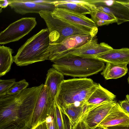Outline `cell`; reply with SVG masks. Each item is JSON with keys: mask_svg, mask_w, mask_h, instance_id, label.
Wrapping results in <instances>:
<instances>
[{"mask_svg": "<svg viewBox=\"0 0 129 129\" xmlns=\"http://www.w3.org/2000/svg\"><path fill=\"white\" fill-rule=\"evenodd\" d=\"M44 85L0 97V129H30L35 107Z\"/></svg>", "mask_w": 129, "mask_h": 129, "instance_id": "cell-1", "label": "cell"}, {"mask_svg": "<svg viewBox=\"0 0 129 129\" xmlns=\"http://www.w3.org/2000/svg\"><path fill=\"white\" fill-rule=\"evenodd\" d=\"M98 85L86 78L64 80L59 87L55 102L61 109L71 105L83 106Z\"/></svg>", "mask_w": 129, "mask_h": 129, "instance_id": "cell-2", "label": "cell"}, {"mask_svg": "<svg viewBox=\"0 0 129 129\" xmlns=\"http://www.w3.org/2000/svg\"><path fill=\"white\" fill-rule=\"evenodd\" d=\"M52 67L63 75L86 78L102 71L105 62L95 58L67 55L51 61Z\"/></svg>", "mask_w": 129, "mask_h": 129, "instance_id": "cell-3", "label": "cell"}, {"mask_svg": "<svg viewBox=\"0 0 129 129\" xmlns=\"http://www.w3.org/2000/svg\"><path fill=\"white\" fill-rule=\"evenodd\" d=\"M47 28L43 29L27 39L13 56V62L19 66L48 60L47 52L49 46Z\"/></svg>", "mask_w": 129, "mask_h": 129, "instance_id": "cell-4", "label": "cell"}, {"mask_svg": "<svg viewBox=\"0 0 129 129\" xmlns=\"http://www.w3.org/2000/svg\"><path fill=\"white\" fill-rule=\"evenodd\" d=\"M52 12L42 11L39 13L47 26L50 44L59 43L66 38L75 35L91 34L95 37L98 33L89 28L61 19Z\"/></svg>", "mask_w": 129, "mask_h": 129, "instance_id": "cell-5", "label": "cell"}, {"mask_svg": "<svg viewBox=\"0 0 129 129\" xmlns=\"http://www.w3.org/2000/svg\"><path fill=\"white\" fill-rule=\"evenodd\" d=\"M34 17L23 18L10 24L0 33V44L19 40L27 35L37 24Z\"/></svg>", "mask_w": 129, "mask_h": 129, "instance_id": "cell-6", "label": "cell"}, {"mask_svg": "<svg viewBox=\"0 0 129 129\" xmlns=\"http://www.w3.org/2000/svg\"><path fill=\"white\" fill-rule=\"evenodd\" d=\"M116 102L114 100L92 106H87L79 120L84 129H94L105 118Z\"/></svg>", "mask_w": 129, "mask_h": 129, "instance_id": "cell-7", "label": "cell"}, {"mask_svg": "<svg viewBox=\"0 0 129 129\" xmlns=\"http://www.w3.org/2000/svg\"><path fill=\"white\" fill-rule=\"evenodd\" d=\"M94 37L91 34L75 35L66 38L59 43L50 44L47 53L48 60H55L63 53L84 44Z\"/></svg>", "mask_w": 129, "mask_h": 129, "instance_id": "cell-8", "label": "cell"}, {"mask_svg": "<svg viewBox=\"0 0 129 129\" xmlns=\"http://www.w3.org/2000/svg\"><path fill=\"white\" fill-rule=\"evenodd\" d=\"M55 102L50 96L47 86L44 85L35 107L30 129L46 121L50 115Z\"/></svg>", "mask_w": 129, "mask_h": 129, "instance_id": "cell-9", "label": "cell"}, {"mask_svg": "<svg viewBox=\"0 0 129 129\" xmlns=\"http://www.w3.org/2000/svg\"><path fill=\"white\" fill-rule=\"evenodd\" d=\"M96 9L114 17L118 25L129 21V9L117 0H89Z\"/></svg>", "mask_w": 129, "mask_h": 129, "instance_id": "cell-10", "label": "cell"}, {"mask_svg": "<svg viewBox=\"0 0 129 129\" xmlns=\"http://www.w3.org/2000/svg\"><path fill=\"white\" fill-rule=\"evenodd\" d=\"M113 48L107 44H99L96 36L91 40L76 48L65 52L55 59L67 55H72L84 57L95 58Z\"/></svg>", "mask_w": 129, "mask_h": 129, "instance_id": "cell-11", "label": "cell"}, {"mask_svg": "<svg viewBox=\"0 0 129 129\" xmlns=\"http://www.w3.org/2000/svg\"><path fill=\"white\" fill-rule=\"evenodd\" d=\"M52 12L54 15L61 19L98 32V27L94 21L85 15L57 8H55Z\"/></svg>", "mask_w": 129, "mask_h": 129, "instance_id": "cell-12", "label": "cell"}, {"mask_svg": "<svg viewBox=\"0 0 129 129\" xmlns=\"http://www.w3.org/2000/svg\"><path fill=\"white\" fill-rule=\"evenodd\" d=\"M9 5L15 12L22 15L29 13L39 14L42 11L52 12L56 8L51 3H36L28 0H11Z\"/></svg>", "mask_w": 129, "mask_h": 129, "instance_id": "cell-13", "label": "cell"}, {"mask_svg": "<svg viewBox=\"0 0 129 129\" xmlns=\"http://www.w3.org/2000/svg\"><path fill=\"white\" fill-rule=\"evenodd\" d=\"M129 124V115L121 108L116 102L110 113L99 124L97 127L102 129L115 125Z\"/></svg>", "mask_w": 129, "mask_h": 129, "instance_id": "cell-14", "label": "cell"}, {"mask_svg": "<svg viewBox=\"0 0 129 129\" xmlns=\"http://www.w3.org/2000/svg\"><path fill=\"white\" fill-rule=\"evenodd\" d=\"M64 76L53 67L48 71L44 85L47 86L49 94L54 101H55L60 85L64 80Z\"/></svg>", "mask_w": 129, "mask_h": 129, "instance_id": "cell-15", "label": "cell"}, {"mask_svg": "<svg viewBox=\"0 0 129 129\" xmlns=\"http://www.w3.org/2000/svg\"><path fill=\"white\" fill-rule=\"evenodd\" d=\"M95 58L105 62L129 63V48H123L109 50Z\"/></svg>", "mask_w": 129, "mask_h": 129, "instance_id": "cell-16", "label": "cell"}, {"mask_svg": "<svg viewBox=\"0 0 129 129\" xmlns=\"http://www.w3.org/2000/svg\"><path fill=\"white\" fill-rule=\"evenodd\" d=\"M116 96L99 84L88 100L86 104L92 106L114 100Z\"/></svg>", "mask_w": 129, "mask_h": 129, "instance_id": "cell-17", "label": "cell"}, {"mask_svg": "<svg viewBox=\"0 0 129 129\" xmlns=\"http://www.w3.org/2000/svg\"><path fill=\"white\" fill-rule=\"evenodd\" d=\"M127 64L126 63L107 62L101 74L107 80L121 78L127 72Z\"/></svg>", "mask_w": 129, "mask_h": 129, "instance_id": "cell-18", "label": "cell"}, {"mask_svg": "<svg viewBox=\"0 0 129 129\" xmlns=\"http://www.w3.org/2000/svg\"><path fill=\"white\" fill-rule=\"evenodd\" d=\"M13 50L4 45L0 46V77L5 75L10 70L13 62Z\"/></svg>", "mask_w": 129, "mask_h": 129, "instance_id": "cell-19", "label": "cell"}, {"mask_svg": "<svg viewBox=\"0 0 129 129\" xmlns=\"http://www.w3.org/2000/svg\"><path fill=\"white\" fill-rule=\"evenodd\" d=\"M86 104L83 106L71 105L61 109L62 113L68 118L71 129L79 122L83 112L87 107Z\"/></svg>", "mask_w": 129, "mask_h": 129, "instance_id": "cell-20", "label": "cell"}, {"mask_svg": "<svg viewBox=\"0 0 129 129\" xmlns=\"http://www.w3.org/2000/svg\"><path fill=\"white\" fill-rule=\"evenodd\" d=\"M90 15L97 27L116 22L114 17L96 9L92 10Z\"/></svg>", "mask_w": 129, "mask_h": 129, "instance_id": "cell-21", "label": "cell"}, {"mask_svg": "<svg viewBox=\"0 0 129 129\" xmlns=\"http://www.w3.org/2000/svg\"><path fill=\"white\" fill-rule=\"evenodd\" d=\"M54 107L56 129H71L68 117L62 113L60 108L55 101Z\"/></svg>", "mask_w": 129, "mask_h": 129, "instance_id": "cell-22", "label": "cell"}, {"mask_svg": "<svg viewBox=\"0 0 129 129\" xmlns=\"http://www.w3.org/2000/svg\"><path fill=\"white\" fill-rule=\"evenodd\" d=\"M55 6L56 8L66 9L85 15L90 14L91 11L88 7L76 3H67L59 4Z\"/></svg>", "mask_w": 129, "mask_h": 129, "instance_id": "cell-23", "label": "cell"}, {"mask_svg": "<svg viewBox=\"0 0 129 129\" xmlns=\"http://www.w3.org/2000/svg\"><path fill=\"white\" fill-rule=\"evenodd\" d=\"M28 85V83L24 79L15 82L8 90L7 94L13 95L19 93L26 89Z\"/></svg>", "mask_w": 129, "mask_h": 129, "instance_id": "cell-24", "label": "cell"}, {"mask_svg": "<svg viewBox=\"0 0 129 129\" xmlns=\"http://www.w3.org/2000/svg\"><path fill=\"white\" fill-rule=\"evenodd\" d=\"M67 3H76L86 6L90 9L91 11L96 9V8L94 5L90 3L89 0H54L52 4L55 6L59 4Z\"/></svg>", "mask_w": 129, "mask_h": 129, "instance_id": "cell-25", "label": "cell"}, {"mask_svg": "<svg viewBox=\"0 0 129 129\" xmlns=\"http://www.w3.org/2000/svg\"><path fill=\"white\" fill-rule=\"evenodd\" d=\"M16 82L15 79L0 80V97L7 94L8 90Z\"/></svg>", "mask_w": 129, "mask_h": 129, "instance_id": "cell-26", "label": "cell"}, {"mask_svg": "<svg viewBox=\"0 0 129 129\" xmlns=\"http://www.w3.org/2000/svg\"><path fill=\"white\" fill-rule=\"evenodd\" d=\"M46 122L48 129H56L55 119L54 105L49 116L46 120Z\"/></svg>", "mask_w": 129, "mask_h": 129, "instance_id": "cell-27", "label": "cell"}, {"mask_svg": "<svg viewBox=\"0 0 129 129\" xmlns=\"http://www.w3.org/2000/svg\"><path fill=\"white\" fill-rule=\"evenodd\" d=\"M119 103L124 111L129 115V95H126L125 100L120 101Z\"/></svg>", "mask_w": 129, "mask_h": 129, "instance_id": "cell-28", "label": "cell"}, {"mask_svg": "<svg viewBox=\"0 0 129 129\" xmlns=\"http://www.w3.org/2000/svg\"><path fill=\"white\" fill-rule=\"evenodd\" d=\"M106 129H129V124L115 125L107 127Z\"/></svg>", "mask_w": 129, "mask_h": 129, "instance_id": "cell-29", "label": "cell"}, {"mask_svg": "<svg viewBox=\"0 0 129 129\" xmlns=\"http://www.w3.org/2000/svg\"><path fill=\"white\" fill-rule=\"evenodd\" d=\"M11 0H0V7L1 9L2 8H6L8 5L11 3Z\"/></svg>", "mask_w": 129, "mask_h": 129, "instance_id": "cell-30", "label": "cell"}, {"mask_svg": "<svg viewBox=\"0 0 129 129\" xmlns=\"http://www.w3.org/2000/svg\"><path fill=\"white\" fill-rule=\"evenodd\" d=\"M30 129H48L46 121L39 124Z\"/></svg>", "mask_w": 129, "mask_h": 129, "instance_id": "cell-31", "label": "cell"}, {"mask_svg": "<svg viewBox=\"0 0 129 129\" xmlns=\"http://www.w3.org/2000/svg\"><path fill=\"white\" fill-rule=\"evenodd\" d=\"M71 129H84L83 126L81 122L79 121Z\"/></svg>", "mask_w": 129, "mask_h": 129, "instance_id": "cell-32", "label": "cell"}, {"mask_svg": "<svg viewBox=\"0 0 129 129\" xmlns=\"http://www.w3.org/2000/svg\"><path fill=\"white\" fill-rule=\"evenodd\" d=\"M117 1L119 3H120L122 4H123L128 9H129V3H126L123 2V1Z\"/></svg>", "mask_w": 129, "mask_h": 129, "instance_id": "cell-33", "label": "cell"}, {"mask_svg": "<svg viewBox=\"0 0 129 129\" xmlns=\"http://www.w3.org/2000/svg\"><path fill=\"white\" fill-rule=\"evenodd\" d=\"M124 2L128 3H129V0L123 1Z\"/></svg>", "mask_w": 129, "mask_h": 129, "instance_id": "cell-34", "label": "cell"}, {"mask_svg": "<svg viewBox=\"0 0 129 129\" xmlns=\"http://www.w3.org/2000/svg\"><path fill=\"white\" fill-rule=\"evenodd\" d=\"M127 81L128 84H129V73L128 74V76L127 79Z\"/></svg>", "mask_w": 129, "mask_h": 129, "instance_id": "cell-35", "label": "cell"}, {"mask_svg": "<svg viewBox=\"0 0 129 129\" xmlns=\"http://www.w3.org/2000/svg\"><path fill=\"white\" fill-rule=\"evenodd\" d=\"M94 129H102L100 128V127H96V128H95Z\"/></svg>", "mask_w": 129, "mask_h": 129, "instance_id": "cell-36", "label": "cell"}, {"mask_svg": "<svg viewBox=\"0 0 129 129\" xmlns=\"http://www.w3.org/2000/svg\"><path fill=\"white\" fill-rule=\"evenodd\" d=\"M128 64H129V63Z\"/></svg>", "mask_w": 129, "mask_h": 129, "instance_id": "cell-37", "label": "cell"}]
</instances>
